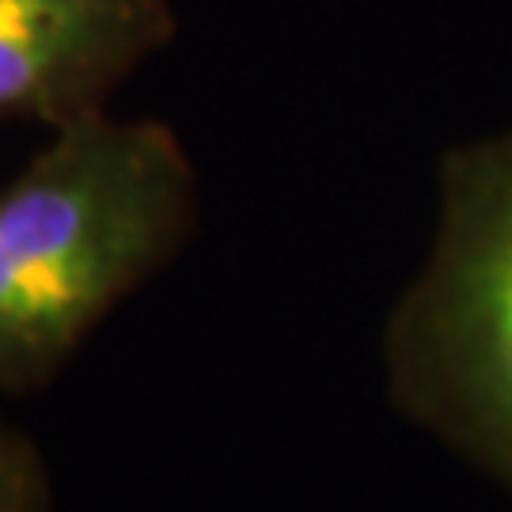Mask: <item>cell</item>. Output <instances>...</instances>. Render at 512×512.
Segmentation results:
<instances>
[{
	"label": "cell",
	"mask_w": 512,
	"mask_h": 512,
	"mask_svg": "<svg viewBox=\"0 0 512 512\" xmlns=\"http://www.w3.org/2000/svg\"><path fill=\"white\" fill-rule=\"evenodd\" d=\"M198 224L175 129L110 110L54 129L0 186V395L50 384Z\"/></svg>",
	"instance_id": "1"
},
{
	"label": "cell",
	"mask_w": 512,
	"mask_h": 512,
	"mask_svg": "<svg viewBox=\"0 0 512 512\" xmlns=\"http://www.w3.org/2000/svg\"><path fill=\"white\" fill-rule=\"evenodd\" d=\"M395 410L512 494V133L440 164L433 251L384 334Z\"/></svg>",
	"instance_id": "2"
},
{
	"label": "cell",
	"mask_w": 512,
	"mask_h": 512,
	"mask_svg": "<svg viewBox=\"0 0 512 512\" xmlns=\"http://www.w3.org/2000/svg\"><path fill=\"white\" fill-rule=\"evenodd\" d=\"M175 38V0H0V118L73 126Z\"/></svg>",
	"instance_id": "3"
},
{
	"label": "cell",
	"mask_w": 512,
	"mask_h": 512,
	"mask_svg": "<svg viewBox=\"0 0 512 512\" xmlns=\"http://www.w3.org/2000/svg\"><path fill=\"white\" fill-rule=\"evenodd\" d=\"M50 486L35 444L0 414V512H46Z\"/></svg>",
	"instance_id": "4"
}]
</instances>
